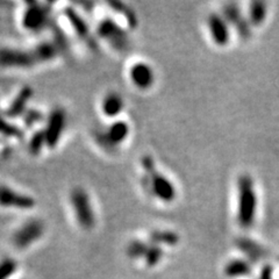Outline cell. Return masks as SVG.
<instances>
[{
    "instance_id": "obj_1",
    "label": "cell",
    "mask_w": 279,
    "mask_h": 279,
    "mask_svg": "<svg viewBox=\"0 0 279 279\" xmlns=\"http://www.w3.org/2000/svg\"><path fill=\"white\" fill-rule=\"evenodd\" d=\"M238 205L237 220L244 228H249L255 221L257 209V197L254 181L250 176L243 175L238 178Z\"/></svg>"
},
{
    "instance_id": "obj_2",
    "label": "cell",
    "mask_w": 279,
    "mask_h": 279,
    "mask_svg": "<svg viewBox=\"0 0 279 279\" xmlns=\"http://www.w3.org/2000/svg\"><path fill=\"white\" fill-rule=\"evenodd\" d=\"M142 167L146 171L147 182L145 185H150V192L165 203H170L176 198V189L170 179H168L155 169V162L152 156H145L142 159Z\"/></svg>"
},
{
    "instance_id": "obj_3",
    "label": "cell",
    "mask_w": 279,
    "mask_h": 279,
    "mask_svg": "<svg viewBox=\"0 0 279 279\" xmlns=\"http://www.w3.org/2000/svg\"><path fill=\"white\" fill-rule=\"evenodd\" d=\"M70 204H71L75 216L79 226L84 229H91L94 227L95 214L91 205L89 194L85 190L76 187L70 194Z\"/></svg>"
},
{
    "instance_id": "obj_4",
    "label": "cell",
    "mask_w": 279,
    "mask_h": 279,
    "mask_svg": "<svg viewBox=\"0 0 279 279\" xmlns=\"http://www.w3.org/2000/svg\"><path fill=\"white\" fill-rule=\"evenodd\" d=\"M97 33L116 51L124 53L130 48L129 36H128L127 32L113 19L106 18V19L101 20L100 24L98 25Z\"/></svg>"
},
{
    "instance_id": "obj_5",
    "label": "cell",
    "mask_w": 279,
    "mask_h": 279,
    "mask_svg": "<svg viewBox=\"0 0 279 279\" xmlns=\"http://www.w3.org/2000/svg\"><path fill=\"white\" fill-rule=\"evenodd\" d=\"M50 25V9L48 5L29 3L23 16V26L29 32H41Z\"/></svg>"
},
{
    "instance_id": "obj_6",
    "label": "cell",
    "mask_w": 279,
    "mask_h": 279,
    "mask_svg": "<svg viewBox=\"0 0 279 279\" xmlns=\"http://www.w3.org/2000/svg\"><path fill=\"white\" fill-rule=\"evenodd\" d=\"M38 63L33 51L16 48H0V67L10 69H28Z\"/></svg>"
},
{
    "instance_id": "obj_7",
    "label": "cell",
    "mask_w": 279,
    "mask_h": 279,
    "mask_svg": "<svg viewBox=\"0 0 279 279\" xmlns=\"http://www.w3.org/2000/svg\"><path fill=\"white\" fill-rule=\"evenodd\" d=\"M45 233V225L40 220L33 219L25 222L13 235V244L18 249H26L39 241Z\"/></svg>"
},
{
    "instance_id": "obj_8",
    "label": "cell",
    "mask_w": 279,
    "mask_h": 279,
    "mask_svg": "<svg viewBox=\"0 0 279 279\" xmlns=\"http://www.w3.org/2000/svg\"><path fill=\"white\" fill-rule=\"evenodd\" d=\"M65 124H67V113L63 108H55L48 117L46 128L43 130L48 148H55L58 145Z\"/></svg>"
},
{
    "instance_id": "obj_9",
    "label": "cell",
    "mask_w": 279,
    "mask_h": 279,
    "mask_svg": "<svg viewBox=\"0 0 279 279\" xmlns=\"http://www.w3.org/2000/svg\"><path fill=\"white\" fill-rule=\"evenodd\" d=\"M129 135V126L124 121H116L105 131L95 135L97 141L106 149H114L121 145Z\"/></svg>"
},
{
    "instance_id": "obj_10",
    "label": "cell",
    "mask_w": 279,
    "mask_h": 279,
    "mask_svg": "<svg viewBox=\"0 0 279 279\" xmlns=\"http://www.w3.org/2000/svg\"><path fill=\"white\" fill-rule=\"evenodd\" d=\"M64 16L67 17L70 26H71L77 36H78L83 42H85L90 49L97 50L98 43L95 41L94 36L90 31L89 25L83 19L82 16H80L75 9H72V7H67V9L64 10Z\"/></svg>"
},
{
    "instance_id": "obj_11",
    "label": "cell",
    "mask_w": 279,
    "mask_h": 279,
    "mask_svg": "<svg viewBox=\"0 0 279 279\" xmlns=\"http://www.w3.org/2000/svg\"><path fill=\"white\" fill-rule=\"evenodd\" d=\"M0 206L28 211L34 208L35 200L31 196L20 193L7 186H0Z\"/></svg>"
},
{
    "instance_id": "obj_12",
    "label": "cell",
    "mask_w": 279,
    "mask_h": 279,
    "mask_svg": "<svg viewBox=\"0 0 279 279\" xmlns=\"http://www.w3.org/2000/svg\"><path fill=\"white\" fill-rule=\"evenodd\" d=\"M223 18L227 23L230 24L237 32L242 40H248L251 36V27L249 20L245 19L243 13L241 12L240 7L236 4H227L223 7Z\"/></svg>"
},
{
    "instance_id": "obj_13",
    "label": "cell",
    "mask_w": 279,
    "mask_h": 279,
    "mask_svg": "<svg viewBox=\"0 0 279 279\" xmlns=\"http://www.w3.org/2000/svg\"><path fill=\"white\" fill-rule=\"evenodd\" d=\"M208 29L211 36L218 46H226L230 40V32L228 23L225 18L213 13L208 18Z\"/></svg>"
},
{
    "instance_id": "obj_14",
    "label": "cell",
    "mask_w": 279,
    "mask_h": 279,
    "mask_svg": "<svg viewBox=\"0 0 279 279\" xmlns=\"http://www.w3.org/2000/svg\"><path fill=\"white\" fill-rule=\"evenodd\" d=\"M130 78L134 85L141 90L152 87L155 80V75L150 65L146 63H136L130 69Z\"/></svg>"
},
{
    "instance_id": "obj_15",
    "label": "cell",
    "mask_w": 279,
    "mask_h": 279,
    "mask_svg": "<svg viewBox=\"0 0 279 279\" xmlns=\"http://www.w3.org/2000/svg\"><path fill=\"white\" fill-rule=\"evenodd\" d=\"M33 89L29 86H25L19 91V93L17 94V97L13 99L9 108L6 109V115L9 117H18L24 113L27 112L28 102L31 101L33 97Z\"/></svg>"
},
{
    "instance_id": "obj_16",
    "label": "cell",
    "mask_w": 279,
    "mask_h": 279,
    "mask_svg": "<svg viewBox=\"0 0 279 279\" xmlns=\"http://www.w3.org/2000/svg\"><path fill=\"white\" fill-rule=\"evenodd\" d=\"M58 47L53 42L43 41L39 43L34 49H33V54L38 61V63H45V62H50L54 58L57 57L58 54Z\"/></svg>"
},
{
    "instance_id": "obj_17",
    "label": "cell",
    "mask_w": 279,
    "mask_h": 279,
    "mask_svg": "<svg viewBox=\"0 0 279 279\" xmlns=\"http://www.w3.org/2000/svg\"><path fill=\"white\" fill-rule=\"evenodd\" d=\"M122 108L123 100L117 93H109L104 98V101H102V111H104L105 115L114 117L117 114H120Z\"/></svg>"
},
{
    "instance_id": "obj_18",
    "label": "cell",
    "mask_w": 279,
    "mask_h": 279,
    "mask_svg": "<svg viewBox=\"0 0 279 279\" xmlns=\"http://www.w3.org/2000/svg\"><path fill=\"white\" fill-rule=\"evenodd\" d=\"M267 7L263 2H252L249 6V23L254 26H259L266 18Z\"/></svg>"
},
{
    "instance_id": "obj_19",
    "label": "cell",
    "mask_w": 279,
    "mask_h": 279,
    "mask_svg": "<svg viewBox=\"0 0 279 279\" xmlns=\"http://www.w3.org/2000/svg\"><path fill=\"white\" fill-rule=\"evenodd\" d=\"M109 6L115 11L116 13H119L122 16L124 19L127 20V23L131 27H135L137 25V18L134 11H131L129 6H127L126 4L120 3V2H112L109 3Z\"/></svg>"
},
{
    "instance_id": "obj_20",
    "label": "cell",
    "mask_w": 279,
    "mask_h": 279,
    "mask_svg": "<svg viewBox=\"0 0 279 279\" xmlns=\"http://www.w3.org/2000/svg\"><path fill=\"white\" fill-rule=\"evenodd\" d=\"M152 240L156 243H165V244H176L178 242V235L167 232V230H156L152 234Z\"/></svg>"
},
{
    "instance_id": "obj_21",
    "label": "cell",
    "mask_w": 279,
    "mask_h": 279,
    "mask_svg": "<svg viewBox=\"0 0 279 279\" xmlns=\"http://www.w3.org/2000/svg\"><path fill=\"white\" fill-rule=\"evenodd\" d=\"M45 146H46V138H45V134H43V130L35 131V133L33 134V136L31 137V141H29V146H28L29 152H31L32 155H39Z\"/></svg>"
},
{
    "instance_id": "obj_22",
    "label": "cell",
    "mask_w": 279,
    "mask_h": 279,
    "mask_svg": "<svg viewBox=\"0 0 279 279\" xmlns=\"http://www.w3.org/2000/svg\"><path fill=\"white\" fill-rule=\"evenodd\" d=\"M0 135L6 137H21L23 131L16 124L9 122L4 117H0Z\"/></svg>"
},
{
    "instance_id": "obj_23",
    "label": "cell",
    "mask_w": 279,
    "mask_h": 279,
    "mask_svg": "<svg viewBox=\"0 0 279 279\" xmlns=\"http://www.w3.org/2000/svg\"><path fill=\"white\" fill-rule=\"evenodd\" d=\"M17 270V263L12 258H4L0 262V279H10Z\"/></svg>"
},
{
    "instance_id": "obj_24",
    "label": "cell",
    "mask_w": 279,
    "mask_h": 279,
    "mask_svg": "<svg viewBox=\"0 0 279 279\" xmlns=\"http://www.w3.org/2000/svg\"><path fill=\"white\" fill-rule=\"evenodd\" d=\"M238 245H240V248L243 249L244 252H247L249 256L256 257L262 255V248L254 243L252 241L248 240V238H242V240L238 241Z\"/></svg>"
},
{
    "instance_id": "obj_25",
    "label": "cell",
    "mask_w": 279,
    "mask_h": 279,
    "mask_svg": "<svg viewBox=\"0 0 279 279\" xmlns=\"http://www.w3.org/2000/svg\"><path fill=\"white\" fill-rule=\"evenodd\" d=\"M148 250V245L138 241L131 242L128 247V255L131 257H138V256H146V252Z\"/></svg>"
},
{
    "instance_id": "obj_26",
    "label": "cell",
    "mask_w": 279,
    "mask_h": 279,
    "mask_svg": "<svg viewBox=\"0 0 279 279\" xmlns=\"http://www.w3.org/2000/svg\"><path fill=\"white\" fill-rule=\"evenodd\" d=\"M161 256H162V250H161V248L156 247V245L148 247V250L146 252V258H147V262L149 264H155L159 262Z\"/></svg>"
},
{
    "instance_id": "obj_27",
    "label": "cell",
    "mask_w": 279,
    "mask_h": 279,
    "mask_svg": "<svg viewBox=\"0 0 279 279\" xmlns=\"http://www.w3.org/2000/svg\"><path fill=\"white\" fill-rule=\"evenodd\" d=\"M227 271L230 274H243L248 271V265L244 262H232L227 267Z\"/></svg>"
},
{
    "instance_id": "obj_28",
    "label": "cell",
    "mask_w": 279,
    "mask_h": 279,
    "mask_svg": "<svg viewBox=\"0 0 279 279\" xmlns=\"http://www.w3.org/2000/svg\"><path fill=\"white\" fill-rule=\"evenodd\" d=\"M41 119H42V115L39 111L36 112L29 109V111L25 113V123L27 124V126H33V124L39 122Z\"/></svg>"
}]
</instances>
